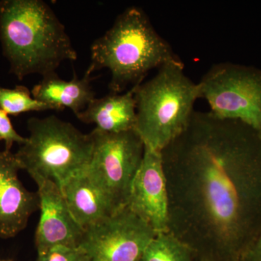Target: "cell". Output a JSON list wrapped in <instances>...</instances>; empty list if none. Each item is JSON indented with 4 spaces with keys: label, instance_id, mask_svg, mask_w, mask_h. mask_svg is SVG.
Masks as SVG:
<instances>
[{
    "label": "cell",
    "instance_id": "obj_1",
    "mask_svg": "<svg viewBox=\"0 0 261 261\" xmlns=\"http://www.w3.org/2000/svg\"><path fill=\"white\" fill-rule=\"evenodd\" d=\"M161 154L168 231L202 261H240L261 233V133L195 111Z\"/></svg>",
    "mask_w": 261,
    "mask_h": 261
},
{
    "label": "cell",
    "instance_id": "obj_2",
    "mask_svg": "<svg viewBox=\"0 0 261 261\" xmlns=\"http://www.w3.org/2000/svg\"><path fill=\"white\" fill-rule=\"evenodd\" d=\"M0 42L19 81L56 73L63 62L78 58L65 25L42 0L0 1Z\"/></svg>",
    "mask_w": 261,
    "mask_h": 261
},
{
    "label": "cell",
    "instance_id": "obj_3",
    "mask_svg": "<svg viewBox=\"0 0 261 261\" xmlns=\"http://www.w3.org/2000/svg\"><path fill=\"white\" fill-rule=\"evenodd\" d=\"M169 43L154 29L142 8L132 6L117 17L107 32L91 46V63L86 73L108 69L111 93L124 92L142 83L151 70L177 61Z\"/></svg>",
    "mask_w": 261,
    "mask_h": 261
},
{
    "label": "cell",
    "instance_id": "obj_4",
    "mask_svg": "<svg viewBox=\"0 0 261 261\" xmlns=\"http://www.w3.org/2000/svg\"><path fill=\"white\" fill-rule=\"evenodd\" d=\"M135 98V132L145 147L161 152L188 126L200 92L198 84L185 74V65L178 59L136 86Z\"/></svg>",
    "mask_w": 261,
    "mask_h": 261
},
{
    "label": "cell",
    "instance_id": "obj_5",
    "mask_svg": "<svg viewBox=\"0 0 261 261\" xmlns=\"http://www.w3.org/2000/svg\"><path fill=\"white\" fill-rule=\"evenodd\" d=\"M29 136L15 154L22 170L36 184L51 181L61 187L68 178L88 166L93 141L69 122L56 116L27 121Z\"/></svg>",
    "mask_w": 261,
    "mask_h": 261
},
{
    "label": "cell",
    "instance_id": "obj_6",
    "mask_svg": "<svg viewBox=\"0 0 261 261\" xmlns=\"http://www.w3.org/2000/svg\"><path fill=\"white\" fill-rule=\"evenodd\" d=\"M197 84L200 98L208 103L213 115L243 122L261 133V68L221 62Z\"/></svg>",
    "mask_w": 261,
    "mask_h": 261
},
{
    "label": "cell",
    "instance_id": "obj_7",
    "mask_svg": "<svg viewBox=\"0 0 261 261\" xmlns=\"http://www.w3.org/2000/svg\"><path fill=\"white\" fill-rule=\"evenodd\" d=\"M92 157L87 171L118 208L126 205L130 185L140 168L145 145L135 130L105 133L94 128Z\"/></svg>",
    "mask_w": 261,
    "mask_h": 261
},
{
    "label": "cell",
    "instance_id": "obj_8",
    "mask_svg": "<svg viewBox=\"0 0 261 261\" xmlns=\"http://www.w3.org/2000/svg\"><path fill=\"white\" fill-rule=\"evenodd\" d=\"M156 234L126 205L85 228L79 247L90 261H140Z\"/></svg>",
    "mask_w": 261,
    "mask_h": 261
},
{
    "label": "cell",
    "instance_id": "obj_9",
    "mask_svg": "<svg viewBox=\"0 0 261 261\" xmlns=\"http://www.w3.org/2000/svg\"><path fill=\"white\" fill-rule=\"evenodd\" d=\"M126 206L156 233L168 231L169 202L160 151L145 147L143 159L130 185Z\"/></svg>",
    "mask_w": 261,
    "mask_h": 261
},
{
    "label": "cell",
    "instance_id": "obj_10",
    "mask_svg": "<svg viewBox=\"0 0 261 261\" xmlns=\"http://www.w3.org/2000/svg\"><path fill=\"white\" fill-rule=\"evenodd\" d=\"M37 185L41 212L35 233L37 253L58 246L79 247L84 229L70 212L61 187L51 181Z\"/></svg>",
    "mask_w": 261,
    "mask_h": 261
},
{
    "label": "cell",
    "instance_id": "obj_11",
    "mask_svg": "<svg viewBox=\"0 0 261 261\" xmlns=\"http://www.w3.org/2000/svg\"><path fill=\"white\" fill-rule=\"evenodd\" d=\"M21 166L11 150L0 151V238H15L39 209V195L19 179Z\"/></svg>",
    "mask_w": 261,
    "mask_h": 261
},
{
    "label": "cell",
    "instance_id": "obj_12",
    "mask_svg": "<svg viewBox=\"0 0 261 261\" xmlns=\"http://www.w3.org/2000/svg\"><path fill=\"white\" fill-rule=\"evenodd\" d=\"M70 212L84 229L109 217L118 207L87 171L75 173L61 185Z\"/></svg>",
    "mask_w": 261,
    "mask_h": 261
},
{
    "label": "cell",
    "instance_id": "obj_13",
    "mask_svg": "<svg viewBox=\"0 0 261 261\" xmlns=\"http://www.w3.org/2000/svg\"><path fill=\"white\" fill-rule=\"evenodd\" d=\"M135 87L123 93H110L94 98L77 115V118L84 123L95 124L94 128L105 133L135 130L137 120Z\"/></svg>",
    "mask_w": 261,
    "mask_h": 261
},
{
    "label": "cell",
    "instance_id": "obj_14",
    "mask_svg": "<svg viewBox=\"0 0 261 261\" xmlns=\"http://www.w3.org/2000/svg\"><path fill=\"white\" fill-rule=\"evenodd\" d=\"M92 75L85 73L82 79L76 73L70 81L62 80L56 73L45 75L33 87V97L47 105L51 111L71 110L75 116L83 111L95 98L92 89Z\"/></svg>",
    "mask_w": 261,
    "mask_h": 261
},
{
    "label": "cell",
    "instance_id": "obj_15",
    "mask_svg": "<svg viewBox=\"0 0 261 261\" xmlns=\"http://www.w3.org/2000/svg\"><path fill=\"white\" fill-rule=\"evenodd\" d=\"M191 248L169 231L158 233L140 261H194Z\"/></svg>",
    "mask_w": 261,
    "mask_h": 261
},
{
    "label": "cell",
    "instance_id": "obj_16",
    "mask_svg": "<svg viewBox=\"0 0 261 261\" xmlns=\"http://www.w3.org/2000/svg\"><path fill=\"white\" fill-rule=\"evenodd\" d=\"M0 108L9 116H17L32 111H49L51 108L32 96V91L25 86L5 88L0 86Z\"/></svg>",
    "mask_w": 261,
    "mask_h": 261
},
{
    "label": "cell",
    "instance_id": "obj_17",
    "mask_svg": "<svg viewBox=\"0 0 261 261\" xmlns=\"http://www.w3.org/2000/svg\"><path fill=\"white\" fill-rule=\"evenodd\" d=\"M37 254L36 261H90L80 247L58 246Z\"/></svg>",
    "mask_w": 261,
    "mask_h": 261
},
{
    "label": "cell",
    "instance_id": "obj_18",
    "mask_svg": "<svg viewBox=\"0 0 261 261\" xmlns=\"http://www.w3.org/2000/svg\"><path fill=\"white\" fill-rule=\"evenodd\" d=\"M27 137L19 135L13 126L8 115L0 108V141H4L6 150H11L14 143L22 145Z\"/></svg>",
    "mask_w": 261,
    "mask_h": 261
},
{
    "label": "cell",
    "instance_id": "obj_19",
    "mask_svg": "<svg viewBox=\"0 0 261 261\" xmlns=\"http://www.w3.org/2000/svg\"><path fill=\"white\" fill-rule=\"evenodd\" d=\"M240 261H261V233Z\"/></svg>",
    "mask_w": 261,
    "mask_h": 261
},
{
    "label": "cell",
    "instance_id": "obj_20",
    "mask_svg": "<svg viewBox=\"0 0 261 261\" xmlns=\"http://www.w3.org/2000/svg\"><path fill=\"white\" fill-rule=\"evenodd\" d=\"M0 261H12V260H1V259H0Z\"/></svg>",
    "mask_w": 261,
    "mask_h": 261
},
{
    "label": "cell",
    "instance_id": "obj_21",
    "mask_svg": "<svg viewBox=\"0 0 261 261\" xmlns=\"http://www.w3.org/2000/svg\"><path fill=\"white\" fill-rule=\"evenodd\" d=\"M203 261H205V260H203Z\"/></svg>",
    "mask_w": 261,
    "mask_h": 261
}]
</instances>
